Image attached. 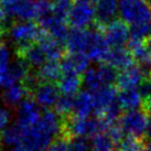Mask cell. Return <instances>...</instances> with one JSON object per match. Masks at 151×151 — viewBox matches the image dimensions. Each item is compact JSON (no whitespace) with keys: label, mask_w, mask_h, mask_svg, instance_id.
<instances>
[{"label":"cell","mask_w":151,"mask_h":151,"mask_svg":"<svg viewBox=\"0 0 151 151\" xmlns=\"http://www.w3.org/2000/svg\"><path fill=\"white\" fill-rule=\"evenodd\" d=\"M0 138L2 145L6 147H10L11 149L17 146L22 145V129L19 125H12L7 127L1 132Z\"/></svg>","instance_id":"obj_27"},{"label":"cell","mask_w":151,"mask_h":151,"mask_svg":"<svg viewBox=\"0 0 151 151\" xmlns=\"http://www.w3.org/2000/svg\"><path fill=\"white\" fill-rule=\"evenodd\" d=\"M42 29L33 21H17L10 25L8 34L11 41L17 45V51L38 42Z\"/></svg>","instance_id":"obj_5"},{"label":"cell","mask_w":151,"mask_h":151,"mask_svg":"<svg viewBox=\"0 0 151 151\" xmlns=\"http://www.w3.org/2000/svg\"><path fill=\"white\" fill-rule=\"evenodd\" d=\"M115 145L106 132H99L92 137L91 150L92 151H116Z\"/></svg>","instance_id":"obj_28"},{"label":"cell","mask_w":151,"mask_h":151,"mask_svg":"<svg viewBox=\"0 0 151 151\" xmlns=\"http://www.w3.org/2000/svg\"><path fill=\"white\" fill-rule=\"evenodd\" d=\"M149 116L145 109H132L126 110L122 114L118 124L120 125L125 134L132 136L137 138H141L143 134H146Z\"/></svg>","instance_id":"obj_6"},{"label":"cell","mask_w":151,"mask_h":151,"mask_svg":"<svg viewBox=\"0 0 151 151\" xmlns=\"http://www.w3.org/2000/svg\"><path fill=\"white\" fill-rule=\"evenodd\" d=\"M74 103H75V96L72 95H64L62 94L60 96L59 101L55 104V111L60 114L63 117H67L73 114L74 110Z\"/></svg>","instance_id":"obj_29"},{"label":"cell","mask_w":151,"mask_h":151,"mask_svg":"<svg viewBox=\"0 0 151 151\" xmlns=\"http://www.w3.org/2000/svg\"><path fill=\"white\" fill-rule=\"evenodd\" d=\"M106 64H109L116 70H126L134 64V56L130 50H127L124 46L120 47H111L106 59Z\"/></svg>","instance_id":"obj_18"},{"label":"cell","mask_w":151,"mask_h":151,"mask_svg":"<svg viewBox=\"0 0 151 151\" xmlns=\"http://www.w3.org/2000/svg\"><path fill=\"white\" fill-rule=\"evenodd\" d=\"M148 82H149V84H150L151 85V72H150V73H149V75H148Z\"/></svg>","instance_id":"obj_41"},{"label":"cell","mask_w":151,"mask_h":151,"mask_svg":"<svg viewBox=\"0 0 151 151\" xmlns=\"http://www.w3.org/2000/svg\"><path fill=\"white\" fill-rule=\"evenodd\" d=\"M95 113H96V107L92 92L83 91L75 95L74 110L72 115H75L78 117H91Z\"/></svg>","instance_id":"obj_20"},{"label":"cell","mask_w":151,"mask_h":151,"mask_svg":"<svg viewBox=\"0 0 151 151\" xmlns=\"http://www.w3.org/2000/svg\"><path fill=\"white\" fill-rule=\"evenodd\" d=\"M37 43L44 51L47 61H60L63 59L64 53L62 42L58 41L53 37H51L50 34L44 32L43 30Z\"/></svg>","instance_id":"obj_19"},{"label":"cell","mask_w":151,"mask_h":151,"mask_svg":"<svg viewBox=\"0 0 151 151\" xmlns=\"http://www.w3.org/2000/svg\"><path fill=\"white\" fill-rule=\"evenodd\" d=\"M10 52H9L8 47L4 45V43L0 42V73L7 71L10 66Z\"/></svg>","instance_id":"obj_33"},{"label":"cell","mask_w":151,"mask_h":151,"mask_svg":"<svg viewBox=\"0 0 151 151\" xmlns=\"http://www.w3.org/2000/svg\"><path fill=\"white\" fill-rule=\"evenodd\" d=\"M60 93L61 91L59 86L54 83L41 82L32 92V94H33V99L41 108L49 109L55 106L56 101H59L61 96Z\"/></svg>","instance_id":"obj_12"},{"label":"cell","mask_w":151,"mask_h":151,"mask_svg":"<svg viewBox=\"0 0 151 151\" xmlns=\"http://www.w3.org/2000/svg\"><path fill=\"white\" fill-rule=\"evenodd\" d=\"M29 68L30 65L25 60L18 55L17 59L11 62L8 70L0 73V87L6 89L13 84L22 83L29 75Z\"/></svg>","instance_id":"obj_10"},{"label":"cell","mask_w":151,"mask_h":151,"mask_svg":"<svg viewBox=\"0 0 151 151\" xmlns=\"http://www.w3.org/2000/svg\"><path fill=\"white\" fill-rule=\"evenodd\" d=\"M94 38L93 29H75L72 28L65 40V47L68 53L87 54Z\"/></svg>","instance_id":"obj_9"},{"label":"cell","mask_w":151,"mask_h":151,"mask_svg":"<svg viewBox=\"0 0 151 151\" xmlns=\"http://www.w3.org/2000/svg\"><path fill=\"white\" fill-rule=\"evenodd\" d=\"M0 6L7 18L17 21L37 19V1L34 0H0Z\"/></svg>","instance_id":"obj_7"},{"label":"cell","mask_w":151,"mask_h":151,"mask_svg":"<svg viewBox=\"0 0 151 151\" xmlns=\"http://www.w3.org/2000/svg\"><path fill=\"white\" fill-rule=\"evenodd\" d=\"M96 20L95 7L89 0H75L68 14L67 22L72 28L87 29Z\"/></svg>","instance_id":"obj_8"},{"label":"cell","mask_w":151,"mask_h":151,"mask_svg":"<svg viewBox=\"0 0 151 151\" xmlns=\"http://www.w3.org/2000/svg\"><path fill=\"white\" fill-rule=\"evenodd\" d=\"M149 73L139 65H132L126 70H122L117 77V85L120 89H134L146 81Z\"/></svg>","instance_id":"obj_13"},{"label":"cell","mask_w":151,"mask_h":151,"mask_svg":"<svg viewBox=\"0 0 151 151\" xmlns=\"http://www.w3.org/2000/svg\"><path fill=\"white\" fill-rule=\"evenodd\" d=\"M109 125L101 117H78L70 115L64 117L62 137L72 138H87L94 137L99 132H106Z\"/></svg>","instance_id":"obj_1"},{"label":"cell","mask_w":151,"mask_h":151,"mask_svg":"<svg viewBox=\"0 0 151 151\" xmlns=\"http://www.w3.org/2000/svg\"><path fill=\"white\" fill-rule=\"evenodd\" d=\"M146 1H147L148 4H149V6L151 7V0H146Z\"/></svg>","instance_id":"obj_43"},{"label":"cell","mask_w":151,"mask_h":151,"mask_svg":"<svg viewBox=\"0 0 151 151\" xmlns=\"http://www.w3.org/2000/svg\"><path fill=\"white\" fill-rule=\"evenodd\" d=\"M70 141L74 151H92L91 143L86 140V138H72Z\"/></svg>","instance_id":"obj_34"},{"label":"cell","mask_w":151,"mask_h":151,"mask_svg":"<svg viewBox=\"0 0 151 151\" xmlns=\"http://www.w3.org/2000/svg\"><path fill=\"white\" fill-rule=\"evenodd\" d=\"M29 93L30 91L25 87L23 83H17L6 88V91L2 94V99L4 104L9 107H18L27 98Z\"/></svg>","instance_id":"obj_23"},{"label":"cell","mask_w":151,"mask_h":151,"mask_svg":"<svg viewBox=\"0 0 151 151\" xmlns=\"http://www.w3.org/2000/svg\"><path fill=\"white\" fill-rule=\"evenodd\" d=\"M118 73L109 64L101 63L98 66L89 67L82 74L83 86L86 91L95 92L104 86H110L117 82Z\"/></svg>","instance_id":"obj_4"},{"label":"cell","mask_w":151,"mask_h":151,"mask_svg":"<svg viewBox=\"0 0 151 151\" xmlns=\"http://www.w3.org/2000/svg\"><path fill=\"white\" fill-rule=\"evenodd\" d=\"M89 1H92V2L93 1H95V2H96V0H89Z\"/></svg>","instance_id":"obj_44"},{"label":"cell","mask_w":151,"mask_h":151,"mask_svg":"<svg viewBox=\"0 0 151 151\" xmlns=\"http://www.w3.org/2000/svg\"><path fill=\"white\" fill-rule=\"evenodd\" d=\"M104 35L110 46L120 47L128 44L130 40V29L126 22L115 20L103 29Z\"/></svg>","instance_id":"obj_11"},{"label":"cell","mask_w":151,"mask_h":151,"mask_svg":"<svg viewBox=\"0 0 151 151\" xmlns=\"http://www.w3.org/2000/svg\"><path fill=\"white\" fill-rule=\"evenodd\" d=\"M6 20H7V17L4 14V10L0 6V29H4V24H6Z\"/></svg>","instance_id":"obj_36"},{"label":"cell","mask_w":151,"mask_h":151,"mask_svg":"<svg viewBox=\"0 0 151 151\" xmlns=\"http://www.w3.org/2000/svg\"><path fill=\"white\" fill-rule=\"evenodd\" d=\"M10 119H11V115L8 109L0 107V134L7 127H9Z\"/></svg>","instance_id":"obj_35"},{"label":"cell","mask_w":151,"mask_h":151,"mask_svg":"<svg viewBox=\"0 0 151 151\" xmlns=\"http://www.w3.org/2000/svg\"><path fill=\"white\" fill-rule=\"evenodd\" d=\"M146 142V149L147 151H151V139H149L148 141H145Z\"/></svg>","instance_id":"obj_40"},{"label":"cell","mask_w":151,"mask_h":151,"mask_svg":"<svg viewBox=\"0 0 151 151\" xmlns=\"http://www.w3.org/2000/svg\"><path fill=\"white\" fill-rule=\"evenodd\" d=\"M1 148H2V141H1V138H0V151H1Z\"/></svg>","instance_id":"obj_42"},{"label":"cell","mask_w":151,"mask_h":151,"mask_svg":"<svg viewBox=\"0 0 151 151\" xmlns=\"http://www.w3.org/2000/svg\"><path fill=\"white\" fill-rule=\"evenodd\" d=\"M145 44H146L149 49H151V35L150 37H148V38L145 40Z\"/></svg>","instance_id":"obj_39"},{"label":"cell","mask_w":151,"mask_h":151,"mask_svg":"<svg viewBox=\"0 0 151 151\" xmlns=\"http://www.w3.org/2000/svg\"><path fill=\"white\" fill-rule=\"evenodd\" d=\"M95 12L96 24L104 29L106 25L117 20L116 18L119 13L118 0H96Z\"/></svg>","instance_id":"obj_15"},{"label":"cell","mask_w":151,"mask_h":151,"mask_svg":"<svg viewBox=\"0 0 151 151\" xmlns=\"http://www.w3.org/2000/svg\"><path fill=\"white\" fill-rule=\"evenodd\" d=\"M40 106L31 98H25L17 108V124L21 128L34 125L41 118Z\"/></svg>","instance_id":"obj_14"},{"label":"cell","mask_w":151,"mask_h":151,"mask_svg":"<svg viewBox=\"0 0 151 151\" xmlns=\"http://www.w3.org/2000/svg\"><path fill=\"white\" fill-rule=\"evenodd\" d=\"M93 93L94 101H95V107H96L97 117H101L103 114L117 101L118 92L113 85L110 86H104V87L97 89Z\"/></svg>","instance_id":"obj_17"},{"label":"cell","mask_w":151,"mask_h":151,"mask_svg":"<svg viewBox=\"0 0 151 151\" xmlns=\"http://www.w3.org/2000/svg\"><path fill=\"white\" fill-rule=\"evenodd\" d=\"M146 136H147L149 139H151V115L149 116V120H148L147 130H146Z\"/></svg>","instance_id":"obj_38"},{"label":"cell","mask_w":151,"mask_h":151,"mask_svg":"<svg viewBox=\"0 0 151 151\" xmlns=\"http://www.w3.org/2000/svg\"><path fill=\"white\" fill-rule=\"evenodd\" d=\"M52 1H53V14L60 20L67 21L68 14L73 6V1L72 0H52Z\"/></svg>","instance_id":"obj_31"},{"label":"cell","mask_w":151,"mask_h":151,"mask_svg":"<svg viewBox=\"0 0 151 151\" xmlns=\"http://www.w3.org/2000/svg\"><path fill=\"white\" fill-rule=\"evenodd\" d=\"M45 151H74L71 146L70 139L65 137H59L51 143V146Z\"/></svg>","instance_id":"obj_32"},{"label":"cell","mask_w":151,"mask_h":151,"mask_svg":"<svg viewBox=\"0 0 151 151\" xmlns=\"http://www.w3.org/2000/svg\"><path fill=\"white\" fill-rule=\"evenodd\" d=\"M21 129L22 145L32 151H45L54 139L59 138V134L43 119L42 115L34 125Z\"/></svg>","instance_id":"obj_2"},{"label":"cell","mask_w":151,"mask_h":151,"mask_svg":"<svg viewBox=\"0 0 151 151\" xmlns=\"http://www.w3.org/2000/svg\"><path fill=\"white\" fill-rule=\"evenodd\" d=\"M117 151H147L146 142L140 138L127 136L118 143Z\"/></svg>","instance_id":"obj_30"},{"label":"cell","mask_w":151,"mask_h":151,"mask_svg":"<svg viewBox=\"0 0 151 151\" xmlns=\"http://www.w3.org/2000/svg\"><path fill=\"white\" fill-rule=\"evenodd\" d=\"M39 78L41 82H49V83H54L60 81V78L63 75L61 62L59 61H46L41 67H39L38 72Z\"/></svg>","instance_id":"obj_25"},{"label":"cell","mask_w":151,"mask_h":151,"mask_svg":"<svg viewBox=\"0 0 151 151\" xmlns=\"http://www.w3.org/2000/svg\"><path fill=\"white\" fill-rule=\"evenodd\" d=\"M119 14L129 27L151 23V7L146 0H118Z\"/></svg>","instance_id":"obj_3"},{"label":"cell","mask_w":151,"mask_h":151,"mask_svg":"<svg viewBox=\"0 0 151 151\" xmlns=\"http://www.w3.org/2000/svg\"><path fill=\"white\" fill-rule=\"evenodd\" d=\"M89 58L83 53H68L61 60L63 74H83L89 68Z\"/></svg>","instance_id":"obj_16"},{"label":"cell","mask_w":151,"mask_h":151,"mask_svg":"<svg viewBox=\"0 0 151 151\" xmlns=\"http://www.w3.org/2000/svg\"><path fill=\"white\" fill-rule=\"evenodd\" d=\"M129 50L134 56V62H137L140 67H142L148 73L151 72V49H149L143 42H128Z\"/></svg>","instance_id":"obj_21"},{"label":"cell","mask_w":151,"mask_h":151,"mask_svg":"<svg viewBox=\"0 0 151 151\" xmlns=\"http://www.w3.org/2000/svg\"><path fill=\"white\" fill-rule=\"evenodd\" d=\"M17 52L18 55L21 56L22 59H24L25 62L31 67H38L39 68L47 61L44 51L42 50V47L39 45L38 43L30 44L21 50H18Z\"/></svg>","instance_id":"obj_22"},{"label":"cell","mask_w":151,"mask_h":151,"mask_svg":"<svg viewBox=\"0 0 151 151\" xmlns=\"http://www.w3.org/2000/svg\"><path fill=\"white\" fill-rule=\"evenodd\" d=\"M142 108L147 111L148 114H150L151 115V97L149 99L143 101V105H142Z\"/></svg>","instance_id":"obj_37"},{"label":"cell","mask_w":151,"mask_h":151,"mask_svg":"<svg viewBox=\"0 0 151 151\" xmlns=\"http://www.w3.org/2000/svg\"><path fill=\"white\" fill-rule=\"evenodd\" d=\"M83 85L82 77L77 74H63L59 81V88L64 95L75 96L80 92L81 86Z\"/></svg>","instance_id":"obj_26"},{"label":"cell","mask_w":151,"mask_h":151,"mask_svg":"<svg viewBox=\"0 0 151 151\" xmlns=\"http://www.w3.org/2000/svg\"><path fill=\"white\" fill-rule=\"evenodd\" d=\"M117 101L122 110L138 109L140 106L143 105V98L138 88L120 91L118 93Z\"/></svg>","instance_id":"obj_24"}]
</instances>
